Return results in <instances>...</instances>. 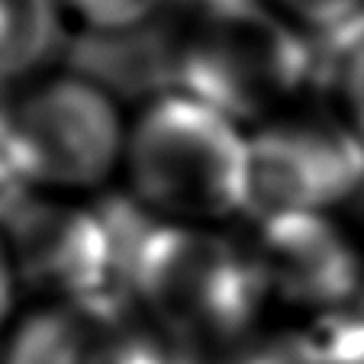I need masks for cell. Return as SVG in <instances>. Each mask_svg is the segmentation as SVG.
Instances as JSON below:
<instances>
[{
    "mask_svg": "<svg viewBox=\"0 0 364 364\" xmlns=\"http://www.w3.org/2000/svg\"><path fill=\"white\" fill-rule=\"evenodd\" d=\"M168 0H62L68 23L87 36L132 33L159 23Z\"/></svg>",
    "mask_w": 364,
    "mask_h": 364,
    "instance_id": "4fadbf2b",
    "label": "cell"
},
{
    "mask_svg": "<svg viewBox=\"0 0 364 364\" xmlns=\"http://www.w3.org/2000/svg\"><path fill=\"white\" fill-rule=\"evenodd\" d=\"M316 42H345L364 26V0H264Z\"/></svg>",
    "mask_w": 364,
    "mask_h": 364,
    "instance_id": "7c38bea8",
    "label": "cell"
},
{
    "mask_svg": "<svg viewBox=\"0 0 364 364\" xmlns=\"http://www.w3.org/2000/svg\"><path fill=\"white\" fill-rule=\"evenodd\" d=\"M252 210L268 213H342L364 191V142L338 110L294 107L248 129Z\"/></svg>",
    "mask_w": 364,
    "mask_h": 364,
    "instance_id": "8992f818",
    "label": "cell"
},
{
    "mask_svg": "<svg viewBox=\"0 0 364 364\" xmlns=\"http://www.w3.org/2000/svg\"><path fill=\"white\" fill-rule=\"evenodd\" d=\"M126 296L200 355L264 319L271 306L245 239L223 226H145L126 268Z\"/></svg>",
    "mask_w": 364,
    "mask_h": 364,
    "instance_id": "7a4b0ae2",
    "label": "cell"
},
{
    "mask_svg": "<svg viewBox=\"0 0 364 364\" xmlns=\"http://www.w3.org/2000/svg\"><path fill=\"white\" fill-rule=\"evenodd\" d=\"M20 274H16V262H14V252H10V242L7 232L0 226V338L7 336V329L16 323L20 316Z\"/></svg>",
    "mask_w": 364,
    "mask_h": 364,
    "instance_id": "9a60e30c",
    "label": "cell"
},
{
    "mask_svg": "<svg viewBox=\"0 0 364 364\" xmlns=\"http://www.w3.org/2000/svg\"><path fill=\"white\" fill-rule=\"evenodd\" d=\"M7 103L16 161L33 191L94 197L123 174V100L87 75L46 71Z\"/></svg>",
    "mask_w": 364,
    "mask_h": 364,
    "instance_id": "5b68a950",
    "label": "cell"
},
{
    "mask_svg": "<svg viewBox=\"0 0 364 364\" xmlns=\"http://www.w3.org/2000/svg\"><path fill=\"white\" fill-rule=\"evenodd\" d=\"M313 364H364V300L300 319Z\"/></svg>",
    "mask_w": 364,
    "mask_h": 364,
    "instance_id": "8fae6325",
    "label": "cell"
},
{
    "mask_svg": "<svg viewBox=\"0 0 364 364\" xmlns=\"http://www.w3.org/2000/svg\"><path fill=\"white\" fill-rule=\"evenodd\" d=\"M239 4H248V0H193L197 10H220V7H239Z\"/></svg>",
    "mask_w": 364,
    "mask_h": 364,
    "instance_id": "2e32d148",
    "label": "cell"
},
{
    "mask_svg": "<svg viewBox=\"0 0 364 364\" xmlns=\"http://www.w3.org/2000/svg\"><path fill=\"white\" fill-rule=\"evenodd\" d=\"M268 300L296 319L364 300V239L342 213H268L248 232Z\"/></svg>",
    "mask_w": 364,
    "mask_h": 364,
    "instance_id": "52a82bcc",
    "label": "cell"
},
{
    "mask_svg": "<svg viewBox=\"0 0 364 364\" xmlns=\"http://www.w3.org/2000/svg\"><path fill=\"white\" fill-rule=\"evenodd\" d=\"M62 0H0V90L46 75L65 42Z\"/></svg>",
    "mask_w": 364,
    "mask_h": 364,
    "instance_id": "9c48e42d",
    "label": "cell"
},
{
    "mask_svg": "<svg viewBox=\"0 0 364 364\" xmlns=\"http://www.w3.org/2000/svg\"><path fill=\"white\" fill-rule=\"evenodd\" d=\"M316 77V39L264 0L197 10L178 26L174 90L197 97L245 129L306 103Z\"/></svg>",
    "mask_w": 364,
    "mask_h": 364,
    "instance_id": "3957f363",
    "label": "cell"
},
{
    "mask_svg": "<svg viewBox=\"0 0 364 364\" xmlns=\"http://www.w3.org/2000/svg\"><path fill=\"white\" fill-rule=\"evenodd\" d=\"M338 71H336V110L345 117V123L358 132L364 142V26L351 33L345 42H338Z\"/></svg>",
    "mask_w": 364,
    "mask_h": 364,
    "instance_id": "5bb4252c",
    "label": "cell"
},
{
    "mask_svg": "<svg viewBox=\"0 0 364 364\" xmlns=\"http://www.w3.org/2000/svg\"><path fill=\"white\" fill-rule=\"evenodd\" d=\"M119 178L155 223L226 226L252 210L248 129L184 90H165L129 119Z\"/></svg>",
    "mask_w": 364,
    "mask_h": 364,
    "instance_id": "6da1fadb",
    "label": "cell"
},
{
    "mask_svg": "<svg viewBox=\"0 0 364 364\" xmlns=\"http://www.w3.org/2000/svg\"><path fill=\"white\" fill-rule=\"evenodd\" d=\"M119 303H36L0 338V364H117Z\"/></svg>",
    "mask_w": 364,
    "mask_h": 364,
    "instance_id": "ba28073f",
    "label": "cell"
},
{
    "mask_svg": "<svg viewBox=\"0 0 364 364\" xmlns=\"http://www.w3.org/2000/svg\"><path fill=\"white\" fill-rule=\"evenodd\" d=\"M203 364H313L300 319L294 323H255L235 338L203 351Z\"/></svg>",
    "mask_w": 364,
    "mask_h": 364,
    "instance_id": "30bf717a",
    "label": "cell"
},
{
    "mask_svg": "<svg viewBox=\"0 0 364 364\" xmlns=\"http://www.w3.org/2000/svg\"><path fill=\"white\" fill-rule=\"evenodd\" d=\"M151 216L132 200L117 206L33 191L10 210L7 232L23 294L39 303H103L126 296L132 245Z\"/></svg>",
    "mask_w": 364,
    "mask_h": 364,
    "instance_id": "277c9868",
    "label": "cell"
}]
</instances>
